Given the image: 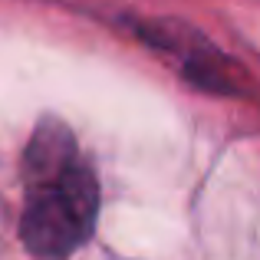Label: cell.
Returning <instances> with one entry per match:
<instances>
[{
  "label": "cell",
  "mask_w": 260,
  "mask_h": 260,
  "mask_svg": "<svg viewBox=\"0 0 260 260\" xmlns=\"http://www.w3.org/2000/svg\"><path fill=\"white\" fill-rule=\"evenodd\" d=\"M184 79L194 83L204 92H217V95H241V73L234 70L228 56L214 50L211 43L198 46L194 53L184 56Z\"/></svg>",
  "instance_id": "obj_3"
},
{
  "label": "cell",
  "mask_w": 260,
  "mask_h": 260,
  "mask_svg": "<svg viewBox=\"0 0 260 260\" xmlns=\"http://www.w3.org/2000/svg\"><path fill=\"white\" fill-rule=\"evenodd\" d=\"M73 165H79V148H76L73 132L59 119H43L37 125V132L30 135L26 152H23L26 191L43 188V184L63 178Z\"/></svg>",
  "instance_id": "obj_2"
},
{
  "label": "cell",
  "mask_w": 260,
  "mask_h": 260,
  "mask_svg": "<svg viewBox=\"0 0 260 260\" xmlns=\"http://www.w3.org/2000/svg\"><path fill=\"white\" fill-rule=\"evenodd\" d=\"M99 214L95 175L79 161L56 181L26 191L20 237L37 257L63 260L92 234Z\"/></svg>",
  "instance_id": "obj_1"
}]
</instances>
